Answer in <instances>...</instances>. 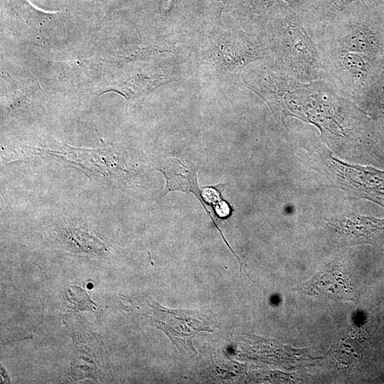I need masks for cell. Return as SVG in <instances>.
I'll use <instances>...</instances> for the list:
<instances>
[{"instance_id": "cell-1", "label": "cell", "mask_w": 384, "mask_h": 384, "mask_svg": "<svg viewBox=\"0 0 384 384\" xmlns=\"http://www.w3.org/2000/svg\"><path fill=\"white\" fill-rule=\"evenodd\" d=\"M246 87L268 105L284 125L285 117H294L338 138L353 136L360 129L362 120L354 101L326 79L302 82L262 63L251 70Z\"/></svg>"}, {"instance_id": "cell-2", "label": "cell", "mask_w": 384, "mask_h": 384, "mask_svg": "<svg viewBox=\"0 0 384 384\" xmlns=\"http://www.w3.org/2000/svg\"><path fill=\"white\" fill-rule=\"evenodd\" d=\"M263 41L273 61L269 63L294 79L310 82L324 79L321 41L324 30L309 13L282 4L271 16Z\"/></svg>"}, {"instance_id": "cell-3", "label": "cell", "mask_w": 384, "mask_h": 384, "mask_svg": "<svg viewBox=\"0 0 384 384\" xmlns=\"http://www.w3.org/2000/svg\"><path fill=\"white\" fill-rule=\"evenodd\" d=\"M321 47L378 60L384 50V7L351 4L326 26Z\"/></svg>"}, {"instance_id": "cell-4", "label": "cell", "mask_w": 384, "mask_h": 384, "mask_svg": "<svg viewBox=\"0 0 384 384\" xmlns=\"http://www.w3.org/2000/svg\"><path fill=\"white\" fill-rule=\"evenodd\" d=\"M324 79L353 101H361L370 85L378 60L361 54L321 47Z\"/></svg>"}, {"instance_id": "cell-5", "label": "cell", "mask_w": 384, "mask_h": 384, "mask_svg": "<svg viewBox=\"0 0 384 384\" xmlns=\"http://www.w3.org/2000/svg\"><path fill=\"white\" fill-rule=\"evenodd\" d=\"M144 316L164 331L181 352L194 350L192 338L199 331H210L208 322L187 310H171L153 302Z\"/></svg>"}, {"instance_id": "cell-6", "label": "cell", "mask_w": 384, "mask_h": 384, "mask_svg": "<svg viewBox=\"0 0 384 384\" xmlns=\"http://www.w3.org/2000/svg\"><path fill=\"white\" fill-rule=\"evenodd\" d=\"M158 170L164 175L166 181L161 196L175 191L190 192L203 203L205 187L201 191L196 169L191 162L183 159L169 158L160 164Z\"/></svg>"}, {"instance_id": "cell-7", "label": "cell", "mask_w": 384, "mask_h": 384, "mask_svg": "<svg viewBox=\"0 0 384 384\" xmlns=\"http://www.w3.org/2000/svg\"><path fill=\"white\" fill-rule=\"evenodd\" d=\"M329 224L346 238L361 242H371L384 231V219L356 214L336 219Z\"/></svg>"}, {"instance_id": "cell-8", "label": "cell", "mask_w": 384, "mask_h": 384, "mask_svg": "<svg viewBox=\"0 0 384 384\" xmlns=\"http://www.w3.org/2000/svg\"><path fill=\"white\" fill-rule=\"evenodd\" d=\"M297 289L310 295L341 298L348 293V283L341 271L331 267L319 272L310 280L297 287Z\"/></svg>"}, {"instance_id": "cell-9", "label": "cell", "mask_w": 384, "mask_h": 384, "mask_svg": "<svg viewBox=\"0 0 384 384\" xmlns=\"http://www.w3.org/2000/svg\"><path fill=\"white\" fill-rule=\"evenodd\" d=\"M356 2L384 7V0H316L310 15L318 26H326L343 9Z\"/></svg>"}, {"instance_id": "cell-10", "label": "cell", "mask_w": 384, "mask_h": 384, "mask_svg": "<svg viewBox=\"0 0 384 384\" xmlns=\"http://www.w3.org/2000/svg\"><path fill=\"white\" fill-rule=\"evenodd\" d=\"M65 298L69 311L96 309L95 304L90 299L87 293L78 287H70L65 294Z\"/></svg>"}, {"instance_id": "cell-11", "label": "cell", "mask_w": 384, "mask_h": 384, "mask_svg": "<svg viewBox=\"0 0 384 384\" xmlns=\"http://www.w3.org/2000/svg\"><path fill=\"white\" fill-rule=\"evenodd\" d=\"M379 112H380V115L384 118V102H380L379 104Z\"/></svg>"}]
</instances>
